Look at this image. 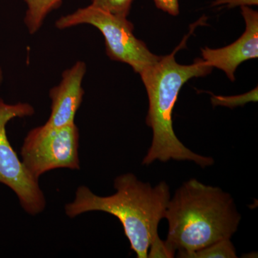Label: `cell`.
<instances>
[{
    "label": "cell",
    "instance_id": "9a60e30c",
    "mask_svg": "<svg viewBox=\"0 0 258 258\" xmlns=\"http://www.w3.org/2000/svg\"><path fill=\"white\" fill-rule=\"evenodd\" d=\"M258 0H214L212 7L225 5L228 8H235L237 7L257 6Z\"/></svg>",
    "mask_w": 258,
    "mask_h": 258
},
{
    "label": "cell",
    "instance_id": "52a82bcc",
    "mask_svg": "<svg viewBox=\"0 0 258 258\" xmlns=\"http://www.w3.org/2000/svg\"><path fill=\"white\" fill-rule=\"evenodd\" d=\"M245 22L244 33L235 42L221 48H202L203 59L212 68L224 71L232 82L237 67L244 61L258 57V13L250 7H241Z\"/></svg>",
    "mask_w": 258,
    "mask_h": 258
},
{
    "label": "cell",
    "instance_id": "7c38bea8",
    "mask_svg": "<svg viewBox=\"0 0 258 258\" xmlns=\"http://www.w3.org/2000/svg\"><path fill=\"white\" fill-rule=\"evenodd\" d=\"M134 0H91V5L107 12L127 18Z\"/></svg>",
    "mask_w": 258,
    "mask_h": 258
},
{
    "label": "cell",
    "instance_id": "7a4b0ae2",
    "mask_svg": "<svg viewBox=\"0 0 258 258\" xmlns=\"http://www.w3.org/2000/svg\"><path fill=\"white\" fill-rule=\"evenodd\" d=\"M113 186V195L101 197L87 186H80L74 201L64 207L66 215L74 218L96 211L113 215L123 226L137 257L148 258L149 247L159 235V222L164 218L171 198L170 187L164 181L152 186L132 173L117 176Z\"/></svg>",
    "mask_w": 258,
    "mask_h": 258
},
{
    "label": "cell",
    "instance_id": "277c9868",
    "mask_svg": "<svg viewBox=\"0 0 258 258\" xmlns=\"http://www.w3.org/2000/svg\"><path fill=\"white\" fill-rule=\"evenodd\" d=\"M81 25H90L101 32L105 39L106 55L112 60L124 62L140 74L155 63L160 56L152 53L134 33V27L127 18L90 5L57 19L55 27L64 30Z\"/></svg>",
    "mask_w": 258,
    "mask_h": 258
},
{
    "label": "cell",
    "instance_id": "8992f818",
    "mask_svg": "<svg viewBox=\"0 0 258 258\" xmlns=\"http://www.w3.org/2000/svg\"><path fill=\"white\" fill-rule=\"evenodd\" d=\"M35 112L30 103L10 104L0 98V183L13 190L23 210L33 216L45 210V195L40 189L38 179L25 169L10 144L6 127L10 120L32 116Z\"/></svg>",
    "mask_w": 258,
    "mask_h": 258
},
{
    "label": "cell",
    "instance_id": "6da1fadb",
    "mask_svg": "<svg viewBox=\"0 0 258 258\" xmlns=\"http://www.w3.org/2000/svg\"><path fill=\"white\" fill-rule=\"evenodd\" d=\"M187 37H184L174 52L160 56L155 63L139 74L149 98L146 123L153 133L152 144L142 161L143 165H150L155 161L167 162L171 159L193 161L202 168L215 163L212 157L188 149L177 138L173 127V111L182 86L193 78L208 76L213 69L203 58L196 59L191 64L176 62V52L184 46Z\"/></svg>",
    "mask_w": 258,
    "mask_h": 258
},
{
    "label": "cell",
    "instance_id": "3957f363",
    "mask_svg": "<svg viewBox=\"0 0 258 258\" xmlns=\"http://www.w3.org/2000/svg\"><path fill=\"white\" fill-rule=\"evenodd\" d=\"M241 218L230 194L191 179L178 188L168 203L165 242L178 253L198 250L232 238Z\"/></svg>",
    "mask_w": 258,
    "mask_h": 258
},
{
    "label": "cell",
    "instance_id": "8fae6325",
    "mask_svg": "<svg viewBox=\"0 0 258 258\" xmlns=\"http://www.w3.org/2000/svg\"><path fill=\"white\" fill-rule=\"evenodd\" d=\"M257 87H256L248 93L238 96H223L212 94L211 102L214 106L235 108L236 107L243 106L249 102H257Z\"/></svg>",
    "mask_w": 258,
    "mask_h": 258
},
{
    "label": "cell",
    "instance_id": "30bf717a",
    "mask_svg": "<svg viewBox=\"0 0 258 258\" xmlns=\"http://www.w3.org/2000/svg\"><path fill=\"white\" fill-rule=\"evenodd\" d=\"M181 258H236V249L231 239L217 241L207 247L192 252L178 253Z\"/></svg>",
    "mask_w": 258,
    "mask_h": 258
},
{
    "label": "cell",
    "instance_id": "5bb4252c",
    "mask_svg": "<svg viewBox=\"0 0 258 258\" xmlns=\"http://www.w3.org/2000/svg\"><path fill=\"white\" fill-rule=\"evenodd\" d=\"M154 2L158 9L164 13L172 16L179 14V0H154Z\"/></svg>",
    "mask_w": 258,
    "mask_h": 258
},
{
    "label": "cell",
    "instance_id": "5b68a950",
    "mask_svg": "<svg viewBox=\"0 0 258 258\" xmlns=\"http://www.w3.org/2000/svg\"><path fill=\"white\" fill-rule=\"evenodd\" d=\"M79 130L76 123L60 128H32L21 148L22 162L35 179L57 169L79 170Z\"/></svg>",
    "mask_w": 258,
    "mask_h": 258
},
{
    "label": "cell",
    "instance_id": "2e32d148",
    "mask_svg": "<svg viewBox=\"0 0 258 258\" xmlns=\"http://www.w3.org/2000/svg\"><path fill=\"white\" fill-rule=\"evenodd\" d=\"M3 79H4V76H3V69H2L1 66H0V87H1L2 84H3Z\"/></svg>",
    "mask_w": 258,
    "mask_h": 258
},
{
    "label": "cell",
    "instance_id": "9c48e42d",
    "mask_svg": "<svg viewBox=\"0 0 258 258\" xmlns=\"http://www.w3.org/2000/svg\"><path fill=\"white\" fill-rule=\"evenodd\" d=\"M26 4L24 23L31 35L41 28L47 15L58 9L64 0H23Z\"/></svg>",
    "mask_w": 258,
    "mask_h": 258
},
{
    "label": "cell",
    "instance_id": "ba28073f",
    "mask_svg": "<svg viewBox=\"0 0 258 258\" xmlns=\"http://www.w3.org/2000/svg\"><path fill=\"white\" fill-rule=\"evenodd\" d=\"M86 71V62L79 60L62 72L60 83L51 88L49 92L51 112L44 124L45 126L60 128L75 123L84 96L83 81Z\"/></svg>",
    "mask_w": 258,
    "mask_h": 258
},
{
    "label": "cell",
    "instance_id": "4fadbf2b",
    "mask_svg": "<svg viewBox=\"0 0 258 258\" xmlns=\"http://www.w3.org/2000/svg\"><path fill=\"white\" fill-rule=\"evenodd\" d=\"M175 252L158 235L149 247L148 258H172L175 257Z\"/></svg>",
    "mask_w": 258,
    "mask_h": 258
}]
</instances>
